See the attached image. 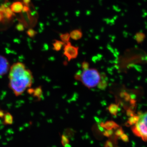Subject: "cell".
<instances>
[{
	"label": "cell",
	"mask_w": 147,
	"mask_h": 147,
	"mask_svg": "<svg viewBox=\"0 0 147 147\" xmlns=\"http://www.w3.org/2000/svg\"><path fill=\"white\" fill-rule=\"evenodd\" d=\"M60 37L62 41L64 42L65 43H67L69 42L70 36L69 34L68 33H65L64 34H62L60 36Z\"/></svg>",
	"instance_id": "obj_13"
},
{
	"label": "cell",
	"mask_w": 147,
	"mask_h": 147,
	"mask_svg": "<svg viewBox=\"0 0 147 147\" xmlns=\"http://www.w3.org/2000/svg\"><path fill=\"white\" fill-rule=\"evenodd\" d=\"M131 130L134 135L147 142V111L136 117Z\"/></svg>",
	"instance_id": "obj_2"
},
{
	"label": "cell",
	"mask_w": 147,
	"mask_h": 147,
	"mask_svg": "<svg viewBox=\"0 0 147 147\" xmlns=\"http://www.w3.org/2000/svg\"><path fill=\"white\" fill-rule=\"evenodd\" d=\"M65 147H71V146H70V145H69L68 144L66 145V146Z\"/></svg>",
	"instance_id": "obj_22"
},
{
	"label": "cell",
	"mask_w": 147,
	"mask_h": 147,
	"mask_svg": "<svg viewBox=\"0 0 147 147\" xmlns=\"http://www.w3.org/2000/svg\"><path fill=\"white\" fill-rule=\"evenodd\" d=\"M34 96L37 98L38 100L42 98V90L41 86H38L34 89L32 94Z\"/></svg>",
	"instance_id": "obj_10"
},
{
	"label": "cell",
	"mask_w": 147,
	"mask_h": 147,
	"mask_svg": "<svg viewBox=\"0 0 147 147\" xmlns=\"http://www.w3.org/2000/svg\"><path fill=\"white\" fill-rule=\"evenodd\" d=\"M90 64L86 61H84L82 63V67L83 70H86L89 68Z\"/></svg>",
	"instance_id": "obj_15"
},
{
	"label": "cell",
	"mask_w": 147,
	"mask_h": 147,
	"mask_svg": "<svg viewBox=\"0 0 147 147\" xmlns=\"http://www.w3.org/2000/svg\"><path fill=\"white\" fill-rule=\"evenodd\" d=\"M108 83L106 79L102 78L101 76V79L100 82L98 83V88L99 89L101 90H104L108 86Z\"/></svg>",
	"instance_id": "obj_12"
},
{
	"label": "cell",
	"mask_w": 147,
	"mask_h": 147,
	"mask_svg": "<svg viewBox=\"0 0 147 147\" xmlns=\"http://www.w3.org/2000/svg\"><path fill=\"white\" fill-rule=\"evenodd\" d=\"M3 123L5 125H11L13 123V117L10 113H6L3 117Z\"/></svg>",
	"instance_id": "obj_9"
},
{
	"label": "cell",
	"mask_w": 147,
	"mask_h": 147,
	"mask_svg": "<svg viewBox=\"0 0 147 147\" xmlns=\"http://www.w3.org/2000/svg\"><path fill=\"white\" fill-rule=\"evenodd\" d=\"M81 74H82L79 73L76 74L75 75V76H74L75 79L77 80V81H80V80H81Z\"/></svg>",
	"instance_id": "obj_19"
},
{
	"label": "cell",
	"mask_w": 147,
	"mask_h": 147,
	"mask_svg": "<svg viewBox=\"0 0 147 147\" xmlns=\"http://www.w3.org/2000/svg\"><path fill=\"white\" fill-rule=\"evenodd\" d=\"M9 86L16 96L23 94L30 88L33 82L32 72L27 69L25 64L18 62L10 67L9 74Z\"/></svg>",
	"instance_id": "obj_1"
},
{
	"label": "cell",
	"mask_w": 147,
	"mask_h": 147,
	"mask_svg": "<svg viewBox=\"0 0 147 147\" xmlns=\"http://www.w3.org/2000/svg\"><path fill=\"white\" fill-rule=\"evenodd\" d=\"M65 44V43L63 41L55 40V42L53 43V49L57 52L60 51L63 46H64Z\"/></svg>",
	"instance_id": "obj_8"
},
{
	"label": "cell",
	"mask_w": 147,
	"mask_h": 147,
	"mask_svg": "<svg viewBox=\"0 0 147 147\" xmlns=\"http://www.w3.org/2000/svg\"><path fill=\"white\" fill-rule=\"evenodd\" d=\"M36 34V32L34 31L33 30H31L28 32V34L29 35V36L31 37H34Z\"/></svg>",
	"instance_id": "obj_17"
},
{
	"label": "cell",
	"mask_w": 147,
	"mask_h": 147,
	"mask_svg": "<svg viewBox=\"0 0 147 147\" xmlns=\"http://www.w3.org/2000/svg\"><path fill=\"white\" fill-rule=\"evenodd\" d=\"M79 47L74 46L71 45V42H69L64 45L63 54L69 61L77 58L79 54Z\"/></svg>",
	"instance_id": "obj_4"
},
{
	"label": "cell",
	"mask_w": 147,
	"mask_h": 147,
	"mask_svg": "<svg viewBox=\"0 0 147 147\" xmlns=\"http://www.w3.org/2000/svg\"><path fill=\"white\" fill-rule=\"evenodd\" d=\"M70 35V38L74 40H77L81 39L83 36V33L80 29H76L71 32Z\"/></svg>",
	"instance_id": "obj_7"
},
{
	"label": "cell",
	"mask_w": 147,
	"mask_h": 147,
	"mask_svg": "<svg viewBox=\"0 0 147 147\" xmlns=\"http://www.w3.org/2000/svg\"><path fill=\"white\" fill-rule=\"evenodd\" d=\"M100 125L106 130L113 129H115L118 128L119 127L115 122L112 121H107L105 123H101Z\"/></svg>",
	"instance_id": "obj_6"
},
{
	"label": "cell",
	"mask_w": 147,
	"mask_h": 147,
	"mask_svg": "<svg viewBox=\"0 0 147 147\" xmlns=\"http://www.w3.org/2000/svg\"><path fill=\"white\" fill-rule=\"evenodd\" d=\"M10 65L7 59L0 55V76L5 75L10 69Z\"/></svg>",
	"instance_id": "obj_5"
},
{
	"label": "cell",
	"mask_w": 147,
	"mask_h": 147,
	"mask_svg": "<svg viewBox=\"0 0 147 147\" xmlns=\"http://www.w3.org/2000/svg\"><path fill=\"white\" fill-rule=\"evenodd\" d=\"M105 147H113V143L111 141H107L105 144Z\"/></svg>",
	"instance_id": "obj_20"
},
{
	"label": "cell",
	"mask_w": 147,
	"mask_h": 147,
	"mask_svg": "<svg viewBox=\"0 0 147 147\" xmlns=\"http://www.w3.org/2000/svg\"><path fill=\"white\" fill-rule=\"evenodd\" d=\"M120 137H121L122 140L123 141H124V142H127L128 141V138H127V136L125 134H124V133L122 134Z\"/></svg>",
	"instance_id": "obj_18"
},
{
	"label": "cell",
	"mask_w": 147,
	"mask_h": 147,
	"mask_svg": "<svg viewBox=\"0 0 147 147\" xmlns=\"http://www.w3.org/2000/svg\"><path fill=\"white\" fill-rule=\"evenodd\" d=\"M108 110L111 115H116L118 111V106L116 104H112L108 107Z\"/></svg>",
	"instance_id": "obj_11"
},
{
	"label": "cell",
	"mask_w": 147,
	"mask_h": 147,
	"mask_svg": "<svg viewBox=\"0 0 147 147\" xmlns=\"http://www.w3.org/2000/svg\"><path fill=\"white\" fill-rule=\"evenodd\" d=\"M61 143L64 146L69 144V141L68 138L65 135H63L61 137Z\"/></svg>",
	"instance_id": "obj_14"
},
{
	"label": "cell",
	"mask_w": 147,
	"mask_h": 147,
	"mask_svg": "<svg viewBox=\"0 0 147 147\" xmlns=\"http://www.w3.org/2000/svg\"><path fill=\"white\" fill-rule=\"evenodd\" d=\"M123 133V130L122 129H119L117 131H116L115 135L116 136H119V137H120L121 135H122Z\"/></svg>",
	"instance_id": "obj_16"
},
{
	"label": "cell",
	"mask_w": 147,
	"mask_h": 147,
	"mask_svg": "<svg viewBox=\"0 0 147 147\" xmlns=\"http://www.w3.org/2000/svg\"><path fill=\"white\" fill-rule=\"evenodd\" d=\"M5 113L3 110L0 109V118H3Z\"/></svg>",
	"instance_id": "obj_21"
},
{
	"label": "cell",
	"mask_w": 147,
	"mask_h": 147,
	"mask_svg": "<svg viewBox=\"0 0 147 147\" xmlns=\"http://www.w3.org/2000/svg\"><path fill=\"white\" fill-rule=\"evenodd\" d=\"M101 79V75L95 68H89L84 70L81 74V81L85 86L88 88L98 86Z\"/></svg>",
	"instance_id": "obj_3"
}]
</instances>
